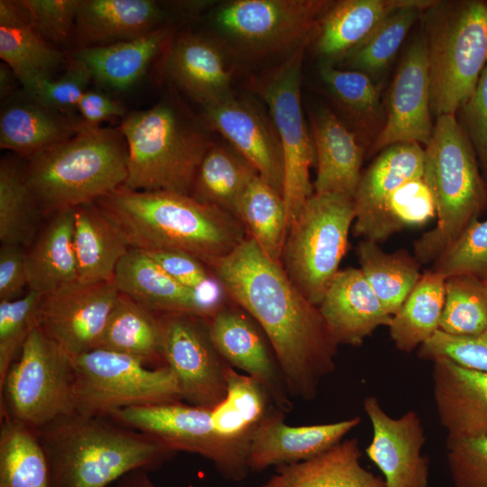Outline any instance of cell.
Returning <instances> with one entry per match:
<instances>
[{
    "instance_id": "cell-54",
    "label": "cell",
    "mask_w": 487,
    "mask_h": 487,
    "mask_svg": "<svg viewBox=\"0 0 487 487\" xmlns=\"http://www.w3.org/2000/svg\"><path fill=\"white\" fill-rule=\"evenodd\" d=\"M458 111L462 118L459 123L473 147L481 172L487 181V65L474 91Z\"/></svg>"
},
{
    "instance_id": "cell-1",
    "label": "cell",
    "mask_w": 487,
    "mask_h": 487,
    "mask_svg": "<svg viewBox=\"0 0 487 487\" xmlns=\"http://www.w3.org/2000/svg\"><path fill=\"white\" fill-rule=\"evenodd\" d=\"M207 267L265 334L290 396L315 399L322 380L335 368L338 346L318 307L249 237Z\"/></svg>"
},
{
    "instance_id": "cell-7",
    "label": "cell",
    "mask_w": 487,
    "mask_h": 487,
    "mask_svg": "<svg viewBox=\"0 0 487 487\" xmlns=\"http://www.w3.org/2000/svg\"><path fill=\"white\" fill-rule=\"evenodd\" d=\"M426 11L431 112L455 115L487 65V2L436 1Z\"/></svg>"
},
{
    "instance_id": "cell-59",
    "label": "cell",
    "mask_w": 487,
    "mask_h": 487,
    "mask_svg": "<svg viewBox=\"0 0 487 487\" xmlns=\"http://www.w3.org/2000/svg\"><path fill=\"white\" fill-rule=\"evenodd\" d=\"M109 487H157L151 478L148 476V472L144 470L132 471L119 480L114 482Z\"/></svg>"
},
{
    "instance_id": "cell-40",
    "label": "cell",
    "mask_w": 487,
    "mask_h": 487,
    "mask_svg": "<svg viewBox=\"0 0 487 487\" xmlns=\"http://www.w3.org/2000/svg\"><path fill=\"white\" fill-rule=\"evenodd\" d=\"M356 253L366 280L393 317L420 279V263L406 250L388 253L367 239L359 242Z\"/></svg>"
},
{
    "instance_id": "cell-41",
    "label": "cell",
    "mask_w": 487,
    "mask_h": 487,
    "mask_svg": "<svg viewBox=\"0 0 487 487\" xmlns=\"http://www.w3.org/2000/svg\"><path fill=\"white\" fill-rule=\"evenodd\" d=\"M225 379V397L211 410L213 425L227 438L250 441L275 406L267 390L253 377L229 366Z\"/></svg>"
},
{
    "instance_id": "cell-15",
    "label": "cell",
    "mask_w": 487,
    "mask_h": 487,
    "mask_svg": "<svg viewBox=\"0 0 487 487\" xmlns=\"http://www.w3.org/2000/svg\"><path fill=\"white\" fill-rule=\"evenodd\" d=\"M120 292L112 281L75 283L43 296L38 326L71 358L96 348Z\"/></svg>"
},
{
    "instance_id": "cell-33",
    "label": "cell",
    "mask_w": 487,
    "mask_h": 487,
    "mask_svg": "<svg viewBox=\"0 0 487 487\" xmlns=\"http://www.w3.org/2000/svg\"><path fill=\"white\" fill-rule=\"evenodd\" d=\"M73 243L80 283L112 281L118 262L131 248L96 202L74 208Z\"/></svg>"
},
{
    "instance_id": "cell-38",
    "label": "cell",
    "mask_w": 487,
    "mask_h": 487,
    "mask_svg": "<svg viewBox=\"0 0 487 487\" xmlns=\"http://www.w3.org/2000/svg\"><path fill=\"white\" fill-rule=\"evenodd\" d=\"M0 57L14 72L22 89L31 96L69 60L29 23L0 26Z\"/></svg>"
},
{
    "instance_id": "cell-19",
    "label": "cell",
    "mask_w": 487,
    "mask_h": 487,
    "mask_svg": "<svg viewBox=\"0 0 487 487\" xmlns=\"http://www.w3.org/2000/svg\"><path fill=\"white\" fill-rule=\"evenodd\" d=\"M427 47L425 39L407 49L391 84L386 122L372 150L398 142L426 145L433 133Z\"/></svg>"
},
{
    "instance_id": "cell-31",
    "label": "cell",
    "mask_w": 487,
    "mask_h": 487,
    "mask_svg": "<svg viewBox=\"0 0 487 487\" xmlns=\"http://www.w3.org/2000/svg\"><path fill=\"white\" fill-rule=\"evenodd\" d=\"M361 456L356 438L342 440L310 459L277 465L262 487H386L362 466Z\"/></svg>"
},
{
    "instance_id": "cell-25",
    "label": "cell",
    "mask_w": 487,
    "mask_h": 487,
    "mask_svg": "<svg viewBox=\"0 0 487 487\" xmlns=\"http://www.w3.org/2000/svg\"><path fill=\"white\" fill-rule=\"evenodd\" d=\"M433 398L448 438L487 434V372L447 359L433 362Z\"/></svg>"
},
{
    "instance_id": "cell-36",
    "label": "cell",
    "mask_w": 487,
    "mask_h": 487,
    "mask_svg": "<svg viewBox=\"0 0 487 487\" xmlns=\"http://www.w3.org/2000/svg\"><path fill=\"white\" fill-rule=\"evenodd\" d=\"M256 175L254 167L229 144L213 142L198 170L190 196L235 216L237 202Z\"/></svg>"
},
{
    "instance_id": "cell-27",
    "label": "cell",
    "mask_w": 487,
    "mask_h": 487,
    "mask_svg": "<svg viewBox=\"0 0 487 487\" xmlns=\"http://www.w3.org/2000/svg\"><path fill=\"white\" fill-rule=\"evenodd\" d=\"M82 125L78 116L49 108L23 90L2 106L0 147L27 159L72 137Z\"/></svg>"
},
{
    "instance_id": "cell-20",
    "label": "cell",
    "mask_w": 487,
    "mask_h": 487,
    "mask_svg": "<svg viewBox=\"0 0 487 487\" xmlns=\"http://www.w3.org/2000/svg\"><path fill=\"white\" fill-rule=\"evenodd\" d=\"M424 148L418 142H398L381 153L362 172L354 198L356 236L375 243L385 241L386 204L405 182L423 177Z\"/></svg>"
},
{
    "instance_id": "cell-57",
    "label": "cell",
    "mask_w": 487,
    "mask_h": 487,
    "mask_svg": "<svg viewBox=\"0 0 487 487\" xmlns=\"http://www.w3.org/2000/svg\"><path fill=\"white\" fill-rule=\"evenodd\" d=\"M29 23L27 14L20 1H0V26Z\"/></svg>"
},
{
    "instance_id": "cell-18",
    "label": "cell",
    "mask_w": 487,
    "mask_h": 487,
    "mask_svg": "<svg viewBox=\"0 0 487 487\" xmlns=\"http://www.w3.org/2000/svg\"><path fill=\"white\" fill-rule=\"evenodd\" d=\"M363 409L372 428L365 452L383 474L386 487H427L428 460L421 455L427 439L418 412L409 410L394 418L375 396L364 399Z\"/></svg>"
},
{
    "instance_id": "cell-32",
    "label": "cell",
    "mask_w": 487,
    "mask_h": 487,
    "mask_svg": "<svg viewBox=\"0 0 487 487\" xmlns=\"http://www.w3.org/2000/svg\"><path fill=\"white\" fill-rule=\"evenodd\" d=\"M172 32L168 24L133 40L77 49L71 56L87 68L100 87L124 91L143 76L154 57L168 44Z\"/></svg>"
},
{
    "instance_id": "cell-24",
    "label": "cell",
    "mask_w": 487,
    "mask_h": 487,
    "mask_svg": "<svg viewBox=\"0 0 487 487\" xmlns=\"http://www.w3.org/2000/svg\"><path fill=\"white\" fill-rule=\"evenodd\" d=\"M317 307L338 345L359 346L392 320L362 271L355 268L338 271Z\"/></svg>"
},
{
    "instance_id": "cell-26",
    "label": "cell",
    "mask_w": 487,
    "mask_h": 487,
    "mask_svg": "<svg viewBox=\"0 0 487 487\" xmlns=\"http://www.w3.org/2000/svg\"><path fill=\"white\" fill-rule=\"evenodd\" d=\"M164 71L201 106L233 93L232 70L222 48L201 35L183 34L173 40L165 56Z\"/></svg>"
},
{
    "instance_id": "cell-42",
    "label": "cell",
    "mask_w": 487,
    "mask_h": 487,
    "mask_svg": "<svg viewBox=\"0 0 487 487\" xmlns=\"http://www.w3.org/2000/svg\"><path fill=\"white\" fill-rule=\"evenodd\" d=\"M44 218L28 187L24 164L3 158L0 163L1 244L29 246Z\"/></svg>"
},
{
    "instance_id": "cell-11",
    "label": "cell",
    "mask_w": 487,
    "mask_h": 487,
    "mask_svg": "<svg viewBox=\"0 0 487 487\" xmlns=\"http://www.w3.org/2000/svg\"><path fill=\"white\" fill-rule=\"evenodd\" d=\"M334 2L326 0H234L214 14L216 29L248 58L288 57L308 45Z\"/></svg>"
},
{
    "instance_id": "cell-37",
    "label": "cell",
    "mask_w": 487,
    "mask_h": 487,
    "mask_svg": "<svg viewBox=\"0 0 487 487\" xmlns=\"http://www.w3.org/2000/svg\"><path fill=\"white\" fill-rule=\"evenodd\" d=\"M446 278L428 270L392 317L389 326L395 347L410 353L426 343L439 329L445 304Z\"/></svg>"
},
{
    "instance_id": "cell-43",
    "label": "cell",
    "mask_w": 487,
    "mask_h": 487,
    "mask_svg": "<svg viewBox=\"0 0 487 487\" xmlns=\"http://www.w3.org/2000/svg\"><path fill=\"white\" fill-rule=\"evenodd\" d=\"M436 1L416 0L388 15L372 34L344 61L349 69L369 77L380 74L392 60L419 14Z\"/></svg>"
},
{
    "instance_id": "cell-58",
    "label": "cell",
    "mask_w": 487,
    "mask_h": 487,
    "mask_svg": "<svg viewBox=\"0 0 487 487\" xmlns=\"http://www.w3.org/2000/svg\"><path fill=\"white\" fill-rule=\"evenodd\" d=\"M17 83L21 86L12 69L4 61L0 63V97L6 100L17 91Z\"/></svg>"
},
{
    "instance_id": "cell-48",
    "label": "cell",
    "mask_w": 487,
    "mask_h": 487,
    "mask_svg": "<svg viewBox=\"0 0 487 487\" xmlns=\"http://www.w3.org/2000/svg\"><path fill=\"white\" fill-rule=\"evenodd\" d=\"M436 216L434 198L424 178L412 179L399 187L386 204L384 238L405 227L423 225Z\"/></svg>"
},
{
    "instance_id": "cell-17",
    "label": "cell",
    "mask_w": 487,
    "mask_h": 487,
    "mask_svg": "<svg viewBox=\"0 0 487 487\" xmlns=\"http://www.w3.org/2000/svg\"><path fill=\"white\" fill-rule=\"evenodd\" d=\"M211 341L222 358L260 381L274 406L288 412L291 396L265 334L243 308L223 306L207 318Z\"/></svg>"
},
{
    "instance_id": "cell-16",
    "label": "cell",
    "mask_w": 487,
    "mask_h": 487,
    "mask_svg": "<svg viewBox=\"0 0 487 487\" xmlns=\"http://www.w3.org/2000/svg\"><path fill=\"white\" fill-rule=\"evenodd\" d=\"M202 119L282 194L284 164L278 132L269 111L234 93L202 106Z\"/></svg>"
},
{
    "instance_id": "cell-35",
    "label": "cell",
    "mask_w": 487,
    "mask_h": 487,
    "mask_svg": "<svg viewBox=\"0 0 487 487\" xmlns=\"http://www.w3.org/2000/svg\"><path fill=\"white\" fill-rule=\"evenodd\" d=\"M0 487H53L37 430L7 417L0 418Z\"/></svg>"
},
{
    "instance_id": "cell-29",
    "label": "cell",
    "mask_w": 487,
    "mask_h": 487,
    "mask_svg": "<svg viewBox=\"0 0 487 487\" xmlns=\"http://www.w3.org/2000/svg\"><path fill=\"white\" fill-rule=\"evenodd\" d=\"M310 131L317 168L315 192L340 194L354 199L363 157L355 133L326 108L314 114Z\"/></svg>"
},
{
    "instance_id": "cell-14",
    "label": "cell",
    "mask_w": 487,
    "mask_h": 487,
    "mask_svg": "<svg viewBox=\"0 0 487 487\" xmlns=\"http://www.w3.org/2000/svg\"><path fill=\"white\" fill-rule=\"evenodd\" d=\"M163 358L188 404L213 409L225 397L230 366L214 346L207 318L188 314L158 315Z\"/></svg>"
},
{
    "instance_id": "cell-53",
    "label": "cell",
    "mask_w": 487,
    "mask_h": 487,
    "mask_svg": "<svg viewBox=\"0 0 487 487\" xmlns=\"http://www.w3.org/2000/svg\"><path fill=\"white\" fill-rule=\"evenodd\" d=\"M91 80L87 68L71 56L62 74L42 82L32 96L49 108L76 116L78 103Z\"/></svg>"
},
{
    "instance_id": "cell-3",
    "label": "cell",
    "mask_w": 487,
    "mask_h": 487,
    "mask_svg": "<svg viewBox=\"0 0 487 487\" xmlns=\"http://www.w3.org/2000/svg\"><path fill=\"white\" fill-rule=\"evenodd\" d=\"M53 487H109L124 474L155 471L177 452L142 432L76 413L37 430Z\"/></svg>"
},
{
    "instance_id": "cell-52",
    "label": "cell",
    "mask_w": 487,
    "mask_h": 487,
    "mask_svg": "<svg viewBox=\"0 0 487 487\" xmlns=\"http://www.w3.org/2000/svg\"><path fill=\"white\" fill-rule=\"evenodd\" d=\"M418 356L431 362L447 359L461 366L487 372V329L473 336H455L437 330L419 346Z\"/></svg>"
},
{
    "instance_id": "cell-8",
    "label": "cell",
    "mask_w": 487,
    "mask_h": 487,
    "mask_svg": "<svg viewBox=\"0 0 487 487\" xmlns=\"http://www.w3.org/2000/svg\"><path fill=\"white\" fill-rule=\"evenodd\" d=\"M354 220L353 198L314 192L289 227L280 264L292 283L316 306L339 271Z\"/></svg>"
},
{
    "instance_id": "cell-6",
    "label": "cell",
    "mask_w": 487,
    "mask_h": 487,
    "mask_svg": "<svg viewBox=\"0 0 487 487\" xmlns=\"http://www.w3.org/2000/svg\"><path fill=\"white\" fill-rule=\"evenodd\" d=\"M423 178L437 222L414 243L420 264L435 262L487 209V188L473 147L455 115L436 117L424 148Z\"/></svg>"
},
{
    "instance_id": "cell-49",
    "label": "cell",
    "mask_w": 487,
    "mask_h": 487,
    "mask_svg": "<svg viewBox=\"0 0 487 487\" xmlns=\"http://www.w3.org/2000/svg\"><path fill=\"white\" fill-rule=\"evenodd\" d=\"M170 276L183 286L207 299L216 308L225 305L228 297L222 284L210 269L197 257L182 252H145Z\"/></svg>"
},
{
    "instance_id": "cell-50",
    "label": "cell",
    "mask_w": 487,
    "mask_h": 487,
    "mask_svg": "<svg viewBox=\"0 0 487 487\" xmlns=\"http://www.w3.org/2000/svg\"><path fill=\"white\" fill-rule=\"evenodd\" d=\"M30 26L52 45L73 39L81 0H22Z\"/></svg>"
},
{
    "instance_id": "cell-30",
    "label": "cell",
    "mask_w": 487,
    "mask_h": 487,
    "mask_svg": "<svg viewBox=\"0 0 487 487\" xmlns=\"http://www.w3.org/2000/svg\"><path fill=\"white\" fill-rule=\"evenodd\" d=\"M46 218L25 248L28 288L44 296L78 282L73 243L74 208L55 212Z\"/></svg>"
},
{
    "instance_id": "cell-28",
    "label": "cell",
    "mask_w": 487,
    "mask_h": 487,
    "mask_svg": "<svg viewBox=\"0 0 487 487\" xmlns=\"http://www.w3.org/2000/svg\"><path fill=\"white\" fill-rule=\"evenodd\" d=\"M416 0H342L320 19L311 41L322 63L344 61L396 10Z\"/></svg>"
},
{
    "instance_id": "cell-44",
    "label": "cell",
    "mask_w": 487,
    "mask_h": 487,
    "mask_svg": "<svg viewBox=\"0 0 487 487\" xmlns=\"http://www.w3.org/2000/svg\"><path fill=\"white\" fill-rule=\"evenodd\" d=\"M487 329V280L473 275L446 279L440 331L455 336H473Z\"/></svg>"
},
{
    "instance_id": "cell-5",
    "label": "cell",
    "mask_w": 487,
    "mask_h": 487,
    "mask_svg": "<svg viewBox=\"0 0 487 487\" xmlns=\"http://www.w3.org/2000/svg\"><path fill=\"white\" fill-rule=\"evenodd\" d=\"M118 128L128 148L124 188L190 195L198 170L213 143L203 119L166 97L127 115Z\"/></svg>"
},
{
    "instance_id": "cell-51",
    "label": "cell",
    "mask_w": 487,
    "mask_h": 487,
    "mask_svg": "<svg viewBox=\"0 0 487 487\" xmlns=\"http://www.w3.org/2000/svg\"><path fill=\"white\" fill-rule=\"evenodd\" d=\"M446 456L454 487H487V434L446 437Z\"/></svg>"
},
{
    "instance_id": "cell-39",
    "label": "cell",
    "mask_w": 487,
    "mask_h": 487,
    "mask_svg": "<svg viewBox=\"0 0 487 487\" xmlns=\"http://www.w3.org/2000/svg\"><path fill=\"white\" fill-rule=\"evenodd\" d=\"M235 216L253 239L271 260L280 262L289 231L282 194L256 175L241 195Z\"/></svg>"
},
{
    "instance_id": "cell-45",
    "label": "cell",
    "mask_w": 487,
    "mask_h": 487,
    "mask_svg": "<svg viewBox=\"0 0 487 487\" xmlns=\"http://www.w3.org/2000/svg\"><path fill=\"white\" fill-rule=\"evenodd\" d=\"M43 296L29 289L16 299L0 301V383L38 325L36 315Z\"/></svg>"
},
{
    "instance_id": "cell-22",
    "label": "cell",
    "mask_w": 487,
    "mask_h": 487,
    "mask_svg": "<svg viewBox=\"0 0 487 487\" xmlns=\"http://www.w3.org/2000/svg\"><path fill=\"white\" fill-rule=\"evenodd\" d=\"M113 282L120 293L156 315L188 314L208 318L218 310L198 292L170 276L145 252L136 248H130L120 260Z\"/></svg>"
},
{
    "instance_id": "cell-12",
    "label": "cell",
    "mask_w": 487,
    "mask_h": 487,
    "mask_svg": "<svg viewBox=\"0 0 487 487\" xmlns=\"http://www.w3.org/2000/svg\"><path fill=\"white\" fill-rule=\"evenodd\" d=\"M304 45L277 68L251 82L265 102L279 134L284 164L282 197L289 227L313 194L309 170L316 162L315 145L301 106V69Z\"/></svg>"
},
{
    "instance_id": "cell-55",
    "label": "cell",
    "mask_w": 487,
    "mask_h": 487,
    "mask_svg": "<svg viewBox=\"0 0 487 487\" xmlns=\"http://www.w3.org/2000/svg\"><path fill=\"white\" fill-rule=\"evenodd\" d=\"M28 287L25 265V247L1 244L0 248V301L14 300Z\"/></svg>"
},
{
    "instance_id": "cell-13",
    "label": "cell",
    "mask_w": 487,
    "mask_h": 487,
    "mask_svg": "<svg viewBox=\"0 0 487 487\" xmlns=\"http://www.w3.org/2000/svg\"><path fill=\"white\" fill-rule=\"evenodd\" d=\"M211 410L175 401L121 409L107 418L152 436L175 452L199 455L226 479L241 481L251 472L250 441L222 436L213 425Z\"/></svg>"
},
{
    "instance_id": "cell-10",
    "label": "cell",
    "mask_w": 487,
    "mask_h": 487,
    "mask_svg": "<svg viewBox=\"0 0 487 487\" xmlns=\"http://www.w3.org/2000/svg\"><path fill=\"white\" fill-rule=\"evenodd\" d=\"M72 358L37 325L0 383V417L35 430L75 413Z\"/></svg>"
},
{
    "instance_id": "cell-56",
    "label": "cell",
    "mask_w": 487,
    "mask_h": 487,
    "mask_svg": "<svg viewBox=\"0 0 487 487\" xmlns=\"http://www.w3.org/2000/svg\"><path fill=\"white\" fill-rule=\"evenodd\" d=\"M125 113L121 103L96 89L87 90L78 106L80 119L89 126H99L102 122L113 117L125 116Z\"/></svg>"
},
{
    "instance_id": "cell-34",
    "label": "cell",
    "mask_w": 487,
    "mask_h": 487,
    "mask_svg": "<svg viewBox=\"0 0 487 487\" xmlns=\"http://www.w3.org/2000/svg\"><path fill=\"white\" fill-rule=\"evenodd\" d=\"M96 348L134 357L148 366L166 365L159 316L122 293L108 317Z\"/></svg>"
},
{
    "instance_id": "cell-2",
    "label": "cell",
    "mask_w": 487,
    "mask_h": 487,
    "mask_svg": "<svg viewBox=\"0 0 487 487\" xmlns=\"http://www.w3.org/2000/svg\"><path fill=\"white\" fill-rule=\"evenodd\" d=\"M96 203L129 246L143 252H182L207 265L247 238L237 217L190 195L121 187Z\"/></svg>"
},
{
    "instance_id": "cell-4",
    "label": "cell",
    "mask_w": 487,
    "mask_h": 487,
    "mask_svg": "<svg viewBox=\"0 0 487 487\" xmlns=\"http://www.w3.org/2000/svg\"><path fill=\"white\" fill-rule=\"evenodd\" d=\"M128 148L119 128L83 123L72 137L27 158L24 171L31 193L46 218L96 202L124 185Z\"/></svg>"
},
{
    "instance_id": "cell-60",
    "label": "cell",
    "mask_w": 487,
    "mask_h": 487,
    "mask_svg": "<svg viewBox=\"0 0 487 487\" xmlns=\"http://www.w3.org/2000/svg\"><path fill=\"white\" fill-rule=\"evenodd\" d=\"M486 188H487V181H486Z\"/></svg>"
},
{
    "instance_id": "cell-23",
    "label": "cell",
    "mask_w": 487,
    "mask_h": 487,
    "mask_svg": "<svg viewBox=\"0 0 487 487\" xmlns=\"http://www.w3.org/2000/svg\"><path fill=\"white\" fill-rule=\"evenodd\" d=\"M152 0H81L73 40L78 49L133 40L168 25L172 11Z\"/></svg>"
},
{
    "instance_id": "cell-21",
    "label": "cell",
    "mask_w": 487,
    "mask_h": 487,
    "mask_svg": "<svg viewBox=\"0 0 487 487\" xmlns=\"http://www.w3.org/2000/svg\"><path fill=\"white\" fill-rule=\"evenodd\" d=\"M274 407L253 434L248 452L251 471L315 457L337 445L360 422L358 416L337 422L291 427Z\"/></svg>"
},
{
    "instance_id": "cell-47",
    "label": "cell",
    "mask_w": 487,
    "mask_h": 487,
    "mask_svg": "<svg viewBox=\"0 0 487 487\" xmlns=\"http://www.w3.org/2000/svg\"><path fill=\"white\" fill-rule=\"evenodd\" d=\"M431 270L446 279L473 275L487 280V220L473 222L434 262Z\"/></svg>"
},
{
    "instance_id": "cell-9",
    "label": "cell",
    "mask_w": 487,
    "mask_h": 487,
    "mask_svg": "<svg viewBox=\"0 0 487 487\" xmlns=\"http://www.w3.org/2000/svg\"><path fill=\"white\" fill-rule=\"evenodd\" d=\"M72 362L76 414L106 418L121 409L183 400L167 365L150 367L134 357L102 348L83 353Z\"/></svg>"
},
{
    "instance_id": "cell-46",
    "label": "cell",
    "mask_w": 487,
    "mask_h": 487,
    "mask_svg": "<svg viewBox=\"0 0 487 487\" xmlns=\"http://www.w3.org/2000/svg\"><path fill=\"white\" fill-rule=\"evenodd\" d=\"M319 73L331 96L350 117L363 122L378 110V91L368 75L327 63H322Z\"/></svg>"
}]
</instances>
